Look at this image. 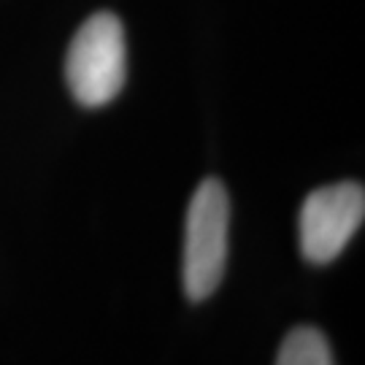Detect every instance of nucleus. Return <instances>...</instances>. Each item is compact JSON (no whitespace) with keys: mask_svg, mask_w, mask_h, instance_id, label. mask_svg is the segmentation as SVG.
Masks as SVG:
<instances>
[{"mask_svg":"<svg viewBox=\"0 0 365 365\" xmlns=\"http://www.w3.org/2000/svg\"><path fill=\"white\" fill-rule=\"evenodd\" d=\"M230 203L217 179L195 190L184 227V292L190 300H206L220 287L227 262Z\"/></svg>","mask_w":365,"mask_h":365,"instance_id":"f257e3e1","label":"nucleus"},{"mask_svg":"<svg viewBox=\"0 0 365 365\" xmlns=\"http://www.w3.org/2000/svg\"><path fill=\"white\" fill-rule=\"evenodd\" d=\"M68 87L81 106L111 103L125 84V33L114 14H95L71 41L66 60Z\"/></svg>","mask_w":365,"mask_h":365,"instance_id":"f03ea898","label":"nucleus"},{"mask_svg":"<svg viewBox=\"0 0 365 365\" xmlns=\"http://www.w3.org/2000/svg\"><path fill=\"white\" fill-rule=\"evenodd\" d=\"M365 217V190L354 182L314 190L300 209V249L309 262L336 260Z\"/></svg>","mask_w":365,"mask_h":365,"instance_id":"7ed1b4c3","label":"nucleus"},{"mask_svg":"<svg viewBox=\"0 0 365 365\" xmlns=\"http://www.w3.org/2000/svg\"><path fill=\"white\" fill-rule=\"evenodd\" d=\"M276 365H333L330 344L317 327H295L282 341Z\"/></svg>","mask_w":365,"mask_h":365,"instance_id":"20e7f679","label":"nucleus"}]
</instances>
